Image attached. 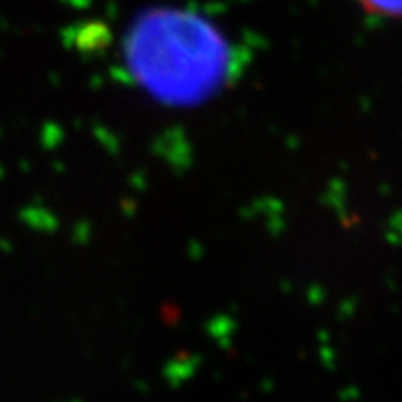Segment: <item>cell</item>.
<instances>
[{"instance_id": "cell-1", "label": "cell", "mask_w": 402, "mask_h": 402, "mask_svg": "<svg viewBox=\"0 0 402 402\" xmlns=\"http://www.w3.org/2000/svg\"><path fill=\"white\" fill-rule=\"evenodd\" d=\"M129 76L168 106H196L219 94L233 72V49L207 17L155 6L131 22L123 45Z\"/></svg>"}, {"instance_id": "cell-2", "label": "cell", "mask_w": 402, "mask_h": 402, "mask_svg": "<svg viewBox=\"0 0 402 402\" xmlns=\"http://www.w3.org/2000/svg\"><path fill=\"white\" fill-rule=\"evenodd\" d=\"M360 6L382 19H402V0H358Z\"/></svg>"}]
</instances>
